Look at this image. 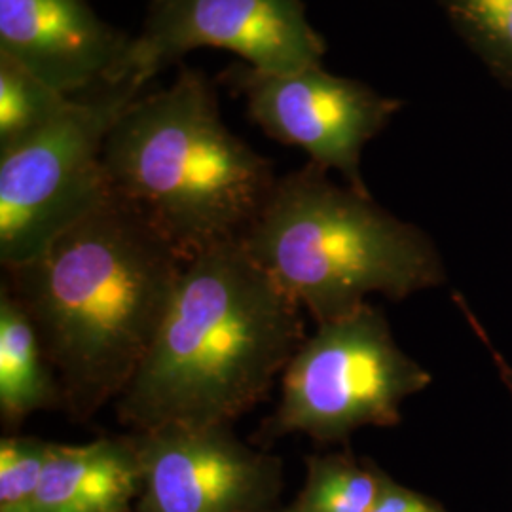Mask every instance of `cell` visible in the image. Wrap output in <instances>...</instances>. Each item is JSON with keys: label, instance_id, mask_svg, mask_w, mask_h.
I'll list each match as a JSON object with an SVG mask.
<instances>
[{"label": "cell", "instance_id": "cell-10", "mask_svg": "<svg viewBox=\"0 0 512 512\" xmlns=\"http://www.w3.org/2000/svg\"><path fill=\"white\" fill-rule=\"evenodd\" d=\"M129 40L88 0H0V54L71 99L112 82Z\"/></svg>", "mask_w": 512, "mask_h": 512}, {"label": "cell", "instance_id": "cell-11", "mask_svg": "<svg viewBox=\"0 0 512 512\" xmlns=\"http://www.w3.org/2000/svg\"><path fill=\"white\" fill-rule=\"evenodd\" d=\"M141 488L133 435L78 446L54 442L29 512H129Z\"/></svg>", "mask_w": 512, "mask_h": 512}, {"label": "cell", "instance_id": "cell-8", "mask_svg": "<svg viewBox=\"0 0 512 512\" xmlns=\"http://www.w3.org/2000/svg\"><path fill=\"white\" fill-rule=\"evenodd\" d=\"M222 82L245 99L256 126L272 139L302 148L311 164L338 171L346 184L368 192L361 154L403 109L359 80L323 71L321 65L293 73H264L236 63Z\"/></svg>", "mask_w": 512, "mask_h": 512}, {"label": "cell", "instance_id": "cell-2", "mask_svg": "<svg viewBox=\"0 0 512 512\" xmlns=\"http://www.w3.org/2000/svg\"><path fill=\"white\" fill-rule=\"evenodd\" d=\"M306 338L304 310L243 239L192 256L145 361L118 399L135 431L232 425L264 401Z\"/></svg>", "mask_w": 512, "mask_h": 512}, {"label": "cell", "instance_id": "cell-1", "mask_svg": "<svg viewBox=\"0 0 512 512\" xmlns=\"http://www.w3.org/2000/svg\"><path fill=\"white\" fill-rule=\"evenodd\" d=\"M188 258L114 190L2 283L38 332L78 421L118 401L147 357Z\"/></svg>", "mask_w": 512, "mask_h": 512}, {"label": "cell", "instance_id": "cell-3", "mask_svg": "<svg viewBox=\"0 0 512 512\" xmlns=\"http://www.w3.org/2000/svg\"><path fill=\"white\" fill-rule=\"evenodd\" d=\"M103 164L110 188L188 260L243 238L277 183L272 162L226 128L211 82L194 69L122 112Z\"/></svg>", "mask_w": 512, "mask_h": 512}, {"label": "cell", "instance_id": "cell-18", "mask_svg": "<svg viewBox=\"0 0 512 512\" xmlns=\"http://www.w3.org/2000/svg\"><path fill=\"white\" fill-rule=\"evenodd\" d=\"M478 319H476L475 315L473 317H469V323H471V327L475 329L476 334H478V338L486 344V348L488 351L492 353V357H494L495 365H497V370H499V374H501V378H503V382L505 385L509 387V393H511V401H512V368L507 365V361L501 357V353L494 348V344H492V340L488 338V332L482 329V325L480 323H476Z\"/></svg>", "mask_w": 512, "mask_h": 512}, {"label": "cell", "instance_id": "cell-5", "mask_svg": "<svg viewBox=\"0 0 512 512\" xmlns=\"http://www.w3.org/2000/svg\"><path fill=\"white\" fill-rule=\"evenodd\" d=\"M139 95L131 82L103 84L73 97L46 128L0 148V262L6 272L42 255L109 196L105 141Z\"/></svg>", "mask_w": 512, "mask_h": 512}, {"label": "cell", "instance_id": "cell-6", "mask_svg": "<svg viewBox=\"0 0 512 512\" xmlns=\"http://www.w3.org/2000/svg\"><path fill=\"white\" fill-rule=\"evenodd\" d=\"M279 382V404L264 433L344 442L357 429L401 423V404L431 384V374L397 346L384 313L366 302L317 325Z\"/></svg>", "mask_w": 512, "mask_h": 512}, {"label": "cell", "instance_id": "cell-9", "mask_svg": "<svg viewBox=\"0 0 512 512\" xmlns=\"http://www.w3.org/2000/svg\"><path fill=\"white\" fill-rule=\"evenodd\" d=\"M133 440L143 471L139 512L270 511L283 492V461L230 425H165Z\"/></svg>", "mask_w": 512, "mask_h": 512}, {"label": "cell", "instance_id": "cell-4", "mask_svg": "<svg viewBox=\"0 0 512 512\" xmlns=\"http://www.w3.org/2000/svg\"><path fill=\"white\" fill-rule=\"evenodd\" d=\"M241 239L317 325L359 310L368 294L403 300L446 279L423 230L385 211L370 192L334 183L311 162L277 179Z\"/></svg>", "mask_w": 512, "mask_h": 512}, {"label": "cell", "instance_id": "cell-16", "mask_svg": "<svg viewBox=\"0 0 512 512\" xmlns=\"http://www.w3.org/2000/svg\"><path fill=\"white\" fill-rule=\"evenodd\" d=\"M48 440L4 437L0 440V512H29L52 452Z\"/></svg>", "mask_w": 512, "mask_h": 512}, {"label": "cell", "instance_id": "cell-15", "mask_svg": "<svg viewBox=\"0 0 512 512\" xmlns=\"http://www.w3.org/2000/svg\"><path fill=\"white\" fill-rule=\"evenodd\" d=\"M440 6L490 73L512 88V0H440Z\"/></svg>", "mask_w": 512, "mask_h": 512}, {"label": "cell", "instance_id": "cell-7", "mask_svg": "<svg viewBox=\"0 0 512 512\" xmlns=\"http://www.w3.org/2000/svg\"><path fill=\"white\" fill-rule=\"evenodd\" d=\"M196 48L228 50L264 73L321 65L327 52L300 0H152L110 84L143 88Z\"/></svg>", "mask_w": 512, "mask_h": 512}, {"label": "cell", "instance_id": "cell-19", "mask_svg": "<svg viewBox=\"0 0 512 512\" xmlns=\"http://www.w3.org/2000/svg\"><path fill=\"white\" fill-rule=\"evenodd\" d=\"M262 512H272V511H262ZM283 512H302L300 509H296V507H293V509H289V511H283Z\"/></svg>", "mask_w": 512, "mask_h": 512}, {"label": "cell", "instance_id": "cell-13", "mask_svg": "<svg viewBox=\"0 0 512 512\" xmlns=\"http://www.w3.org/2000/svg\"><path fill=\"white\" fill-rule=\"evenodd\" d=\"M306 482L294 507L302 512H372L387 473L351 454L306 459Z\"/></svg>", "mask_w": 512, "mask_h": 512}, {"label": "cell", "instance_id": "cell-12", "mask_svg": "<svg viewBox=\"0 0 512 512\" xmlns=\"http://www.w3.org/2000/svg\"><path fill=\"white\" fill-rule=\"evenodd\" d=\"M63 391L37 329L18 300L0 291V416L8 427L31 414L63 408Z\"/></svg>", "mask_w": 512, "mask_h": 512}, {"label": "cell", "instance_id": "cell-17", "mask_svg": "<svg viewBox=\"0 0 512 512\" xmlns=\"http://www.w3.org/2000/svg\"><path fill=\"white\" fill-rule=\"evenodd\" d=\"M372 512H448L439 501L397 484L387 475Z\"/></svg>", "mask_w": 512, "mask_h": 512}, {"label": "cell", "instance_id": "cell-14", "mask_svg": "<svg viewBox=\"0 0 512 512\" xmlns=\"http://www.w3.org/2000/svg\"><path fill=\"white\" fill-rule=\"evenodd\" d=\"M73 99L0 54V148L46 128Z\"/></svg>", "mask_w": 512, "mask_h": 512}]
</instances>
